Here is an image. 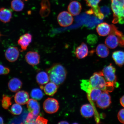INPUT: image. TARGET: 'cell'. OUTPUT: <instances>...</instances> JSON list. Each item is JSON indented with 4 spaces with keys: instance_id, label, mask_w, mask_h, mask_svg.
Instances as JSON below:
<instances>
[{
    "instance_id": "cell-39",
    "label": "cell",
    "mask_w": 124,
    "mask_h": 124,
    "mask_svg": "<svg viewBox=\"0 0 124 124\" xmlns=\"http://www.w3.org/2000/svg\"><path fill=\"white\" fill-rule=\"evenodd\" d=\"M117 118L121 123L124 124V108L119 111L118 114Z\"/></svg>"
},
{
    "instance_id": "cell-13",
    "label": "cell",
    "mask_w": 124,
    "mask_h": 124,
    "mask_svg": "<svg viewBox=\"0 0 124 124\" xmlns=\"http://www.w3.org/2000/svg\"><path fill=\"white\" fill-rule=\"evenodd\" d=\"M82 9L81 4L77 1H72L70 3L68 7V11L73 16H76L79 14Z\"/></svg>"
},
{
    "instance_id": "cell-38",
    "label": "cell",
    "mask_w": 124,
    "mask_h": 124,
    "mask_svg": "<svg viewBox=\"0 0 124 124\" xmlns=\"http://www.w3.org/2000/svg\"><path fill=\"white\" fill-rule=\"evenodd\" d=\"M100 9L101 11L104 15V17L108 16L110 14V11L109 8L106 6L100 8Z\"/></svg>"
},
{
    "instance_id": "cell-1",
    "label": "cell",
    "mask_w": 124,
    "mask_h": 124,
    "mask_svg": "<svg viewBox=\"0 0 124 124\" xmlns=\"http://www.w3.org/2000/svg\"><path fill=\"white\" fill-rule=\"evenodd\" d=\"M46 71L50 81L58 85L62 84L65 80L67 74L66 70L59 63L54 64Z\"/></svg>"
},
{
    "instance_id": "cell-31",
    "label": "cell",
    "mask_w": 124,
    "mask_h": 124,
    "mask_svg": "<svg viewBox=\"0 0 124 124\" xmlns=\"http://www.w3.org/2000/svg\"><path fill=\"white\" fill-rule=\"evenodd\" d=\"M23 108L21 105L18 104L16 103L12 105L10 112L14 115H18L21 114Z\"/></svg>"
},
{
    "instance_id": "cell-26",
    "label": "cell",
    "mask_w": 124,
    "mask_h": 124,
    "mask_svg": "<svg viewBox=\"0 0 124 124\" xmlns=\"http://www.w3.org/2000/svg\"><path fill=\"white\" fill-rule=\"evenodd\" d=\"M102 93V91L101 89L98 88H93L90 93L88 94V99L90 101H97Z\"/></svg>"
},
{
    "instance_id": "cell-42",
    "label": "cell",
    "mask_w": 124,
    "mask_h": 124,
    "mask_svg": "<svg viewBox=\"0 0 124 124\" xmlns=\"http://www.w3.org/2000/svg\"><path fill=\"white\" fill-rule=\"evenodd\" d=\"M59 124H69V122H67L65 121H62L58 123Z\"/></svg>"
},
{
    "instance_id": "cell-12",
    "label": "cell",
    "mask_w": 124,
    "mask_h": 124,
    "mask_svg": "<svg viewBox=\"0 0 124 124\" xmlns=\"http://www.w3.org/2000/svg\"><path fill=\"white\" fill-rule=\"evenodd\" d=\"M29 99L28 93L24 91H18L16 93L15 96L16 103L20 105H23L27 104Z\"/></svg>"
},
{
    "instance_id": "cell-37",
    "label": "cell",
    "mask_w": 124,
    "mask_h": 124,
    "mask_svg": "<svg viewBox=\"0 0 124 124\" xmlns=\"http://www.w3.org/2000/svg\"><path fill=\"white\" fill-rule=\"evenodd\" d=\"M10 72V70L9 68L0 64V75H6L9 74Z\"/></svg>"
},
{
    "instance_id": "cell-34",
    "label": "cell",
    "mask_w": 124,
    "mask_h": 124,
    "mask_svg": "<svg viewBox=\"0 0 124 124\" xmlns=\"http://www.w3.org/2000/svg\"><path fill=\"white\" fill-rule=\"evenodd\" d=\"M37 116L34 115L32 113H29L26 119L25 124H36L35 121Z\"/></svg>"
},
{
    "instance_id": "cell-28",
    "label": "cell",
    "mask_w": 124,
    "mask_h": 124,
    "mask_svg": "<svg viewBox=\"0 0 124 124\" xmlns=\"http://www.w3.org/2000/svg\"><path fill=\"white\" fill-rule=\"evenodd\" d=\"M80 86L81 89L87 93V94L90 93L93 89L89 80H81Z\"/></svg>"
},
{
    "instance_id": "cell-3",
    "label": "cell",
    "mask_w": 124,
    "mask_h": 124,
    "mask_svg": "<svg viewBox=\"0 0 124 124\" xmlns=\"http://www.w3.org/2000/svg\"><path fill=\"white\" fill-rule=\"evenodd\" d=\"M113 13L112 22L124 24V0H111Z\"/></svg>"
},
{
    "instance_id": "cell-32",
    "label": "cell",
    "mask_w": 124,
    "mask_h": 124,
    "mask_svg": "<svg viewBox=\"0 0 124 124\" xmlns=\"http://www.w3.org/2000/svg\"><path fill=\"white\" fill-rule=\"evenodd\" d=\"M93 14L100 20L103 19L104 17V15L102 13L101 11L100 8L99 6L97 7L92 8Z\"/></svg>"
},
{
    "instance_id": "cell-40",
    "label": "cell",
    "mask_w": 124,
    "mask_h": 124,
    "mask_svg": "<svg viewBox=\"0 0 124 124\" xmlns=\"http://www.w3.org/2000/svg\"><path fill=\"white\" fill-rule=\"evenodd\" d=\"M120 102L121 105L124 107V95L120 98Z\"/></svg>"
},
{
    "instance_id": "cell-23",
    "label": "cell",
    "mask_w": 124,
    "mask_h": 124,
    "mask_svg": "<svg viewBox=\"0 0 124 124\" xmlns=\"http://www.w3.org/2000/svg\"><path fill=\"white\" fill-rule=\"evenodd\" d=\"M58 85L53 82L46 84L44 87L43 89L45 93L49 96H53L57 92Z\"/></svg>"
},
{
    "instance_id": "cell-6",
    "label": "cell",
    "mask_w": 124,
    "mask_h": 124,
    "mask_svg": "<svg viewBox=\"0 0 124 124\" xmlns=\"http://www.w3.org/2000/svg\"><path fill=\"white\" fill-rule=\"evenodd\" d=\"M57 19L60 25L64 27L70 25L74 21L72 15L69 12L66 11L60 12L58 16Z\"/></svg>"
},
{
    "instance_id": "cell-27",
    "label": "cell",
    "mask_w": 124,
    "mask_h": 124,
    "mask_svg": "<svg viewBox=\"0 0 124 124\" xmlns=\"http://www.w3.org/2000/svg\"><path fill=\"white\" fill-rule=\"evenodd\" d=\"M24 4L22 0H12L11 6L12 10L15 12H21L24 8Z\"/></svg>"
},
{
    "instance_id": "cell-17",
    "label": "cell",
    "mask_w": 124,
    "mask_h": 124,
    "mask_svg": "<svg viewBox=\"0 0 124 124\" xmlns=\"http://www.w3.org/2000/svg\"><path fill=\"white\" fill-rule=\"evenodd\" d=\"M111 30L110 25L106 23H100L97 25L96 28L97 33L101 36H105L109 35Z\"/></svg>"
},
{
    "instance_id": "cell-24",
    "label": "cell",
    "mask_w": 124,
    "mask_h": 124,
    "mask_svg": "<svg viewBox=\"0 0 124 124\" xmlns=\"http://www.w3.org/2000/svg\"><path fill=\"white\" fill-rule=\"evenodd\" d=\"M98 56L100 58H104L107 57L109 53L108 47L105 45L101 44L98 45L96 49Z\"/></svg>"
},
{
    "instance_id": "cell-8",
    "label": "cell",
    "mask_w": 124,
    "mask_h": 124,
    "mask_svg": "<svg viewBox=\"0 0 124 124\" xmlns=\"http://www.w3.org/2000/svg\"><path fill=\"white\" fill-rule=\"evenodd\" d=\"M19 51L16 46H11L6 51L5 55L9 62H13L17 60L19 55Z\"/></svg>"
},
{
    "instance_id": "cell-33",
    "label": "cell",
    "mask_w": 124,
    "mask_h": 124,
    "mask_svg": "<svg viewBox=\"0 0 124 124\" xmlns=\"http://www.w3.org/2000/svg\"><path fill=\"white\" fill-rule=\"evenodd\" d=\"M98 40L96 35L94 34H91L88 36L87 38V41L89 44L94 45L96 43Z\"/></svg>"
},
{
    "instance_id": "cell-41",
    "label": "cell",
    "mask_w": 124,
    "mask_h": 124,
    "mask_svg": "<svg viewBox=\"0 0 124 124\" xmlns=\"http://www.w3.org/2000/svg\"><path fill=\"white\" fill-rule=\"evenodd\" d=\"M86 12L88 14L90 15L93 14V13L92 8L90 9L89 10H87Z\"/></svg>"
},
{
    "instance_id": "cell-20",
    "label": "cell",
    "mask_w": 124,
    "mask_h": 124,
    "mask_svg": "<svg viewBox=\"0 0 124 124\" xmlns=\"http://www.w3.org/2000/svg\"><path fill=\"white\" fill-rule=\"evenodd\" d=\"M80 113L84 117H91L93 116L94 113L93 107L92 105L88 104L84 105L81 107Z\"/></svg>"
},
{
    "instance_id": "cell-21",
    "label": "cell",
    "mask_w": 124,
    "mask_h": 124,
    "mask_svg": "<svg viewBox=\"0 0 124 124\" xmlns=\"http://www.w3.org/2000/svg\"><path fill=\"white\" fill-rule=\"evenodd\" d=\"M41 8L39 13L43 17H46L49 15L51 11V5L49 0H42Z\"/></svg>"
},
{
    "instance_id": "cell-19",
    "label": "cell",
    "mask_w": 124,
    "mask_h": 124,
    "mask_svg": "<svg viewBox=\"0 0 124 124\" xmlns=\"http://www.w3.org/2000/svg\"><path fill=\"white\" fill-rule=\"evenodd\" d=\"M12 17V12L10 10L3 7L0 8V21L4 23H9Z\"/></svg>"
},
{
    "instance_id": "cell-30",
    "label": "cell",
    "mask_w": 124,
    "mask_h": 124,
    "mask_svg": "<svg viewBox=\"0 0 124 124\" xmlns=\"http://www.w3.org/2000/svg\"><path fill=\"white\" fill-rule=\"evenodd\" d=\"M12 98L5 94L3 95L2 100L1 101V105L3 108L4 109H8L9 107L12 105Z\"/></svg>"
},
{
    "instance_id": "cell-16",
    "label": "cell",
    "mask_w": 124,
    "mask_h": 124,
    "mask_svg": "<svg viewBox=\"0 0 124 124\" xmlns=\"http://www.w3.org/2000/svg\"><path fill=\"white\" fill-rule=\"evenodd\" d=\"M23 83L19 79L14 78L11 79L8 83L9 90L13 92H18L22 87Z\"/></svg>"
},
{
    "instance_id": "cell-29",
    "label": "cell",
    "mask_w": 124,
    "mask_h": 124,
    "mask_svg": "<svg viewBox=\"0 0 124 124\" xmlns=\"http://www.w3.org/2000/svg\"><path fill=\"white\" fill-rule=\"evenodd\" d=\"M43 95L42 91L38 88H35L32 89L31 93V97L36 100H41L42 99Z\"/></svg>"
},
{
    "instance_id": "cell-9",
    "label": "cell",
    "mask_w": 124,
    "mask_h": 124,
    "mask_svg": "<svg viewBox=\"0 0 124 124\" xmlns=\"http://www.w3.org/2000/svg\"><path fill=\"white\" fill-rule=\"evenodd\" d=\"M26 62L32 66L37 65L39 63L40 56L38 52L33 51H29L25 55Z\"/></svg>"
},
{
    "instance_id": "cell-11",
    "label": "cell",
    "mask_w": 124,
    "mask_h": 124,
    "mask_svg": "<svg viewBox=\"0 0 124 124\" xmlns=\"http://www.w3.org/2000/svg\"><path fill=\"white\" fill-rule=\"evenodd\" d=\"M27 107L29 112L38 116L40 112V107L38 102L34 99L29 100L27 103Z\"/></svg>"
},
{
    "instance_id": "cell-25",
    "label": "cell",
    "mask_w": 124,
    "mask_h": 124,
    "mask_svg": "<svg viewBox=\"0 0 124 124\" xmlns=\"http://www.w3.org/2000/svg\"><path fill=\"white\" fill-rule=\"evenodd\" d=\"M110 33L117 35L119 40V45L121 47H124V35L122 32L118 30L117 28L114 25L112 24L111 26Z\"/></svg>"
},
{
    "instance_id": "cell-15",
    "label": "cell",
    "mask_w": 124,
    "mask_h": 124,
    "mask_svg": "<svg viewBox=\"0 0 124 124\" xmlns=\"http://www.w3.org/2000/svg\"><path fill=\"white\" fill-rule=\"evenodd\" d=\"M76 57L79 59H82L86 57L89 54L87 45L84 43L77 48L75 53Z\"/></svg>"
},
{
    "instance_id": "cell-44",
    "label": "cell",
    "mask_w": 124,
    "mask_h": 124,
    "mask_svg": "<svg viewBox=\"0 0 124 124\" xmlns=\"http://www.w3.org/2000/svg\"><path fill=\"white\" fill-rule=\"evenodd\" d=\"M24 0L27 1V0Z\"/></svg>"
},
{
    "instance_id": "cell-2",
    "label": "cell",
    "mask_w": 124,
    "mask_h": 124,
    "mask_svg": "<svg viewBox=\"0 0 124 124\" xmlns=\"http://www.w3.org/2000/svg\"><path fill=\"white\" fill-rule=\"evenodd\" d=\"M89 81L93 88H98L103 92H111L114 89V85L107 81L102 72L94 73Z\"/></svg>"
},
{
    "instance_id": "cell-10",
    "label": "cell",
    "mask_w": 124,
    "mask_h": 124,
    "mask_svg": "<svg viewBox=\"0 0 124 124\" xmlns=\"http://www.w3.org/2000/svg\"><path fill=\"white\" fill-rule=\"evenodd\" d=\"M32 39V35L28 33L24 34L20 37L18 43L21 46V52H23L27 49L28 46L31 42Z\"/></svg>"
},
{
    "instance_id": "cell-5",
    "label": "cell",
    "mask_w": 124,
    "mask_h": 124,
    "mask_svg": "<svg viewBox=\"0 0 124 124\" xmlns=\"http://www.w3.org/2000/svg\"><path fill=\"white\" fill-rule=\"evenodd\" d=\"M43 108L46 113L54 114L56 112L59 108L58 102L55 99L48 98L43 103Z\"/></svg>"
},
{
    "instance_id": "cell-43",
    "label": "cell",
    "mask_w": 124,
    "mask_h": 124,
    "mask_svg": "<svg viewBox=\"0 0 124 124\" xmlns=\"http://www.w3.org/2000/svg\"><path fill=\"white\" fill-rule=\"evenodd\" d=\"M4 124V120L0 116V124Z\"/></svg>"
},
{
    "instance_id": "cell-18",
    "label": "cell",
    "mask_w": 124,
    "mask_h": 124,
    "mask_svg": "<svg viewBox=\"0 0 124 124\" xmlns=\"http://www.w3.org/2000/svg\"><path fill=\"white\" fill-rule=\"evenodd\" d=\"M36 80L40 89L43 90L44 87L43 85L46 84L49 81V75L46 72L42 71L37 74Z\"/></svg>"
},
{
    "instance_id": "cell-7",
    "label": "cell",
    "mask_w": 124,
    "mask_h": 124,
    "mask_svg": "<svg viewBox=\"0 0 124 124\" xmlns=\"http://www.w3.org/2000/svg\"><path fill=\"white\" fill-rule=\"evenodd\" d=\"M111 103V97L108 92H103L97 101L96 104L98 108L104 109L108 107Z\"/></svg>"
},
{
    "instance_id": "cell-35",
    "label": "cell",
    "mask_w": 124,
    "mask_h": 124,
    "mask_svg": "<svg viewBox=\"0 0 124 124\" xmlns=\"http://www.w3.org/2000/svg\"><path fill=\"white\" fill-rule=\"evenodd\" d=\"M88 7L92 8L97 7L101 0H84Z\"/></svg>"
},
{
    "instance_id": "cell-36",
    "label": "cell",
    "mask_w": 124,
    "mask_h": 124,
    "mask_svg": "<svg viewBox=\"0 0 124 124\" xmlns=\"http://www.w3.org/2000/svg\"><path fill=\"white\" fill-rule=\"evenodd\" d=\"M48 120L47 119L44 118L39 116L37 117L36 120V124H46L48 123Z\"/></svg>"
},
{
    "instance_id": "cell-22",
    "label": "cell",
    "mask_w": 124,
    "mask_h": 124,
    "mask_svg": "<svg viewBox=\"0 0 124 124\" xmlns=\"http://www.w3.org/2000/svg\"><path fill=\"white\" fill-rule=\"evenodd\" d=\"M112 58L116 65L122 67L124 64V52L117 51L113 52Z\"/></svg>"
},
{
    "instance_id": "cell-4",
    "label": "cell",
    "mask_w": 124,
    "mask_h": 124,
    "mask_svg": "<svg viewBox=\"0 0 124 124\" xmlns=\"http://www.w3.org/2000/svg\"><path fill=\"white\" fill-rule=\"evenodd\" d=\"M102 72L104 77L107 81L112 83L116 87H117L119 86L117 82L116 74V69L112 64H110L108 66L105 67Z\"/></svg>"
},
{
    "instance_id": "cell-14",
    "label": "cell",
    "mask_w": 124,
    "mask_h": 124,
    "mask_svg": "<svg viewBox=\"0 0 124 124\" xmlns=\"http://www.w3.org/2000/svg\"><path fill=\"white\" fill-rule=\"evenodd\" d=\"M105 43L110 49L115 48L119 45V40L117 36L114 34L110 33L105 40Z\"/></svg>"
}]
</instances>
